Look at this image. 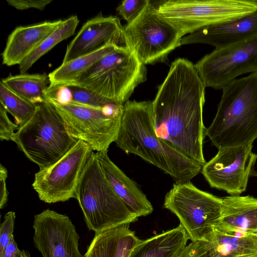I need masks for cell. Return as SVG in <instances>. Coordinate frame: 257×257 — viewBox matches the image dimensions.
<instances>
[{
	"label": "cell",
	"mask_w": 257,
	"mask_h": 257,
	"mask_svg": "<svg viewBox=\"0 0 257 257\" xmlns=\"http://www.w3.org/2000/svg\"><path fill=\"white\" fill-rule=\"evenodd\" d=\"M62 118L70 135L88 144L93 151L108 150L114 142L121 124L122 115L110 114L106 105L98 108L81 104L60 103L47 98Z\"/></svg>",
	"instance_id": "30bf717a"
},
{
	"label": "cell",
	"mask_w": 257,
	"mask_h": 257,
	"mask_svg": "<svg viewBox=\"0 0 257 257\" xmlns=\"http://www.w3.org/2000/svg\"><path fill=\"white\" fill-rule=\"evenodd\" d=\"M221 199V217L215 227L257 236V198L250 195H229Z\"/></svg>",
	"instance_id": "d6986e66"
},
{
	"label": "cell",
	"mask_w": 257,
	"mask_h": 257,
	"mask_svg": "<svg viewBox=\"0 0 257 257\" xmlns=\"http://www.w3.org/2000/svg\"><path fill=\"white\" fill-rule=\"evenodd\" d=\"M209 257H257V236L216 227L203 240Z\"/></svg>",
	"instance_id": "44dd1931"
},
{
	"label": "cell",
	"mask_w": 257,
	"mask_h": 257,
	"mask_svg": "<svg viewBox=\"0 0 257 257\" xmlns=\"http://www.w3.org/2000/svg\"><path fill=\"white\" fill-rule=\"evenodd\" d=\"M76 199L89 230L95 233L137 221L131 212L111 188L93 152L80 178Z\"/></svg>",
	"instance_id": "277c9868"
},
{
	"label": "cell",
	"mask_w": 257,
	"mask_h": 257,
	"mask_svg": "<svg viewBox=\"0 0 257 257\" xmlns=\"http://www.w3.org/2000/svg\"><path fill=\"white\" fill-rule=\"evenodd\" d=\"M27 251L20 250L14 238H13L6 247L1 257H27Z\"/></svg>",
	"instance_id": "836d02e7"
},
{
	"label": "cell",
	"mask_w": 257,
	"mask_h": 257,
	"mask_svg": "<svg viewBox=\"0 0 257 257\" xmlns=\"http://www.w3.org/2000/svg\"><path fill=\"white\" fill-rule=\"evenodd\" d=\"M253 144L220 150L203 166L201 173L211 188L240 195L247 188L249 179L257 177V155Z\"/></svg>",
	"instance_id": "4fadbf2b"
},
{
	"label": "cell",
	"mask_w": 257,
	"mask_h": 257,
	"mask_svg": "<svg viewBox=\"0 0 257 257\" xmlns=\"http://www.w3.org/2000/svg\"><path fill=\"white\" fill-rule=\"evenodd\" d=\"M27 257H30V254L29 251H27Z\"/></svg>",
	"instance_id": "d590c367"
},
{
	"label": "cell",
	"mask_w": 257,
	"mask_h": 257,
	"mask_svg": "<svg viewBox=\"0 0 257 257\" xmlns=\"http://www.w3.org/2000/svg\"><path fill=\"white\" fill-rule=\"evenodd\" d=\"M79 22L76 16H71L63 21L62 24L19 65L20 74L26 73L43 55L59 43L73 35Z\"/></svg>",
	"instance_id": "d4e9b609"
},
{
	"label": "cell",
	"mask_w": 257,
	"mask_h": 257,
	"mask_svg": "<svg viewBox=\"0 0 257 257\" xmlns=\"http://www.w3.org/2000/svg\"><path fill=\"white\" fill-rule=\"evenodd\" d=\"M119 47L115 43H108L94 52L62 63L48 75L49 87L66 86L77 81L101 58Z\"/></svg>",
	"instance_id": "603a6c76"
},
{
	"label": "cell",
	"mask_w": 257,
	"mask_h": 257,
	"mask_svg": "<svg viewBox=\"0 0 257 257\" xmlns=\"http://www.w3.org/2000/svg\"><path fill=\"white\" fill-rule=\"evenodd\" d=\"M123 34L125 46L145 65L165 61L183 37L151 2L135 20L123 27Z\"/></svg>",
	"instance_id": "52a82bcc"
},
{
	"label": "cell",
	"mask_w": 257,
	"mask_h": 257,
	"mask_svg": "<svg viewBox=\"0 0 257 257\" xmlns=\"http://www.w3.org/2000/svg\"><path fill=\"white\" fill-rule=\"evenodd\" d=\"M245 2L250 4L257 9V0H244Z\"/></svg>",
	"instance_id": "e575fe53"
},
{
	"label": "cell",
	"mask_w": 257,
	"mask_h": 257,
	"mask_svg": "<svg viewBox=\"0 0 257 257\" xmlns=\"http://www.w3.org/2000/svg\"><path fill=\"white\" fill-rule=\"evenodd\" d=\"M63 22L46 21L17 27L9 36L2 53V63L8 66L20 65Z\"/></svg>",
	"instance_id": "ac0fdd59"
},
{
	"label": "cell",
	"mask_w": 257,
	"mask_h": 257,
	"mask_svg": "<svg viewBox=\"0 0 257 257\" xmlns=\"http://www.w3.org/2000/svg\"><path fill=\"white\" fill-rule=\"evenodd\" d=\"M189 237L180 224L173 229L142 240L129 257H177L187 246Z\"/></svg>",
	"instance_id": "7402d4cb"
},
{
	"label": "cell",
	"mask_w": 257,
	"mask_h": 257,
	"mask_svg": "<svg viewBox=\"0 0 257 257\" xmlns=\"http://www.w3.org/2000/svg\"><path fill=\"white\" fill-rule=\"evenodd\" d=\"M221 205V198L191 182L174 184L164 203V207L178 218L191 241L203 240L218 223Z\"/></svg>",
	"instance_id": "ba28073f"
},
{
	"label": "cell",
	"mask_w": 257,
	"mask_h": 257,
	"mask_svg": "<svg viewBox=\"0 0 257 257\" xmlns=\"http://www.w3.org/2000/svg\"><path fill=\"white\" fill-rule=\"evenodd\" d=\"M123 29L117 17L99 14L82 26L68 45L62 63L94 52L108 43L125 46Z\"/></svg>",
	"instance_id": "9a60e30c"
},
{
	"label": "cell",
	"mask_w": 257,
	"mask_h": 257,
	"mask_svg": "<svg viewBox=\"0 0 257 257\" xmlns=\"http://www.w3.org/2000/svg\"><path fill=\"white\" fill-rule=\"evenodd\" d=\"M177 257H209L203 240L191 241Z\"/></svg>",
	"instance_id": "4dcf8cb0"
},
{
	"label": "cell",
	"mask_w": 257,
	"mask_h": 257,
	"mask_svg": "<svg viewBox=\"0 0 257 257\" xmlns=\"http://www.w3.org/2000/svg\"><path fill=\"white\" fill-rule=\"evenodd\" d=\"M194 66L205 87L222 89L241 75L257 72V37L215 49Z\"/></svg>",
	"instance_id": "7c38bea8"
},
{
	"label": "cell",
	"mask_w": 257,
	"mask_h": 257,
	"mask_svg": "<svg viewBox=\"0 0 257 257\" xmlns=\"http://www.w3.org/2000/svg\"><path fill=\"white\" fill-rule=\"evenodd\" d=\"M222 89L205 136L218 150L253 144L257 139V72L235 79Z\"/></svg>",
	"instance_id": "3957f363"
},
{
	"label": "cell",
	"mask_w": 257,
	"mask_h": 257,
	"mask_svg": "<svg viewBox=\"0 0 257 257\" xmlns=\"http://www.w3.org/2000/svg\"><path fill=\"white\" fill-rule=\"evenodd\" d=\"M100 167L114 192L138 217L151 214L154 208L147 196L109 158L108 150L95 153Z\"/></svg>",
	"instance_id": "e0dca14e"
},
{
	"label": "cell",
	"mask_w": 257,
	"mask_h": 257,
	"mask_svg": "<svg viewBox=\"0 0 257 257\" xmlns=\"http://www.w3.org/2000/svg\"><path fill=\"white\" fill-rule=\"evenodd\" d=\"M150 2L149 0H125L118 5L116 11L129 24L139 16Z\"/></svg>",
	"instance_id": "83f0119b"
},
{
	"label": "cell",
	"mask_w": 257,
	"mask_h": 257,
	"mask_svg": "<svg viewBox=\"0 0 257 257\" xmlns=\"http://www.w3.org/2000/svg\"><path fill=\"white\" fill-rule=\"evenodd\" d=\"M12 141L39 169L57 161L77 141L68 133L62 118L48 101L36 104L32 117L19 127Z\"/></svg>",
	"instance_id": "5b68a950"
},
{
	"label": "cell",
	"mask_w": 257,
	"mask_h": 257,
	"mask_svg": "<svg viewBox=\"0 0 257 257\" xmlns=\"http://www.w3.org/2000/svg\"><path fill=\"white\" fill-rule=\"evenodd\" d=\"M15 219V212L13 211H9L5 214L4 221L1 224L0 257L2 256L7 246L14 238L13 231Z\"/></svg>",
	"instance_id": "f1b7e54d"
},
{
	"label": "cell",
	"mask_w": 257,
	"mask_h": 257,
	"mask_svg": "<svg viewBox=\"0 0 257 257\" xmlns=\"http://www.w3.org/2000/svg\"><path fill=\"white\" fill-rule=\"evenodd\" d=\"M1 81L15 93L34 104L47 101L50 81L45 73L9 75Z\"/></svg>",
	"instance_id": "cb8c5ba5"
},
{
	"label": "cell",
	"mask_w": 257,
	"mask_h": 257,
	"mask_svg": "<svg viewBox=\"0 0 257 257\" xmlns=\"http://www.w3.org/2000/svg\"><path fill=\"white\" fill-rule=\"evenodd\" d=\"M7 111L0 104V140L12 141L15 130H18L19 126L13 122L9 118Z\"/></svg>",
	"instance_id": "f546056e"
},
{
	"label": "cell",
	"mask_w": 257,
	"mask_h": 257,
	"mask_svg": "<svg viewBox=\"0 0 257 257\" xmlns=\"http://www.w3.org/2000/svg\"><path fill=\"white\" fill-rule=\"evenodd\" d=\"M257 37V10L246 15L203 27L182 38L180 46L202 43L219 49Z\"/></svg>",
	"instance_id": "2e32d148"
},
{
	"label": "cell",
	"mask_w": 257,
	"mask_h": 257,
	"mask_svg": "<svg viewBox=\"0 0 257 257\" xmlns=\"http://www.w3.org/2000/svg\"><path fill=\"white\" fill-rule=\"evenodd\" d=\"M129 225L122 224L95 233L84 256L129 257L142 241Z\"/></svg>",
	"instance_id": "ffe728a7"
},
{
	"label": "cell",
	"mask_w": 257,
	"mask_h": 257,
	"mask_svg": "<svg viewBox=\"0 0 257 257\" xmlns=\"http://www.w3.org/2000/svg\"><path fill=\"white\" fill-rule=\"evenodd\" d=\"M147 71L145 65L130 48L120 46L68 85L85 88L123 105L135 89L147 80Z\"/></svg>",
	"instance_id": "8992f818"
},
{
	"label": "cell",
	"mask_w": 257,
	"mask_h": 257,
	"mask_svg": "<svg viewBox=\"0 0 257 257\" xmlns=\"http://www.w3.org/2000/svg\"><path fill=\"white\" fill-rule=\"evenodd\" d=\"M8 171L2 164L0 165V208H3L8 200L9 192L6 186Z\"/></svg>",
	"instance_id": "d6a6232c"
},
{
	"label": "cell",
	"mask_w": 257,
	"mask_h": 257,
	"mask_svg": "<svg viewBox=\"0 0 257 257\" xmlns=\"http://www.w3.org/2000/svg\"><path fill=\"white\" fill-rule=\"evenodd\" d=\"M0 102L7 112L14 116L19 127L30 120L36 109L35 104L15 93L2 81L0 82Z\"/></svg>",
	"instance_id": "484cf974"
},
{
	"label": "cell",
	"mask_w": 257,
	"mask_h": 257,
	"mask_svg": "<svg viewBox=\"0 0 257 257\" xmlns=\"http://www.w3.org/2000/svg\"><path fill=\"white\" fill-rule=\"evenodd\" d=\"M157 9L183 37L208 25L239 18L257 10L244 0H168Z\"/></svg>",
	"instance_id": "9c48e42d"
},
{
	"label": "cell",
	"mask_w": 257,
	"mask_h": 257,
	"mask_svg": "<svg viewBox=\"0 0 257 257\" xmlns=\"http://www.w3.org/2000/svg\"><path fill=\"white\" fill-rule=\"evenodd\" d=\"M33 241L43 257H85L78 249L80 238L66 215L47 209L35 216Z\"/></svg>",
	"instance_id": "5bb4252c"
},
{
	"label": "cell",
	"mask_w": 257,
	"mask_h": 257,
	"mask_svg": "<svg viewBox=\"0 0 257 257\" xmlns=\"http://www.w3.org/2000/svg\"><path fill=\"white\" fill-rule=\"evenodd\" d=\"M65 86L68 87L71 92L70 103L102 108L110 102H114L84 87L73 85Z\"/></svg>",
	"instance_id": "4316f807"
},
{
	"label": "cell",
	"mask_w": 257,
	"mask_h": 257,
	"mask_svg": "<svg viewBox=\"0 0 257 257\" xmlns=\"http://www.w3.org/2000/svg\"><path fill=\"white\" fill-rule=\"evenodd\" d=\"M93 152L81 140L53 164L35 173L32 187L39 199L48 203L76 199V191L85 165Z\"/></svg>",
	"instance_id": "8fae6325"
},
{
	"label": "cell",
	"mask_w": 257,
	"mask_h": 257,
	"mask_svg": "<svg viewBox=\"0 0 257 257\" xmlns=\"http://www.w3.org/2000/svg\"><path fill=\"white\" fill-rule=\"evenodd\" d=\"M127 154L139 156L169 175L176 183L191 182L202 166L165 144L155 132L153 101L127 100L114 142Z\"/></svg>",
	"instance_id": "7a4b0ae2"
},
{
	"label": "cell",
	"mask_w": 257,
	"mask_h": 257,
	"mask_svg": "<svg viewBox=\"0 0 257 257\" xmlns=\"http://www.w3.org/2000/svg\"><path fill=\"white\" fill-rule=\"evenodd\" d=\"M52 0H7L8 4L19 10L36 9L42 11Z\"/></svg>",
	"instance_id": "1f68e13d"
},
{
	"label": "cell",
	"mask_w": 257,
	"mask_h": 257,
	"mask_svg": "<svg viewBox=\"0 0 257 257\" xmlns=\"http://www.w3.org/2000/svg\"><path fill=\"white\" fill-rule=\"evenodd\" d=\"M205 89L194 64L180 58L172 63L152 101L158 137L202 167L206 163L203 151Z\"/></svg>",
	"instance_id": "6da1fadb"
}]
</instances>
